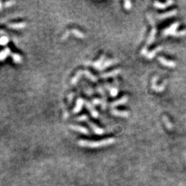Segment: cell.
I'll use <instances>...</instances> for the list:
<instances>
[{
    "label": "cell",
    "instance_id": "6da1fadb",
    "mask_svg": "<svg viewBox=\"0 0 186 186\" xmlns=\"http://www.w3.org/2000/svg\"><path fill=\"white\" fill-rule=\"evenodd\" d=\"M114 141H115V139H113V138H109L107 140H101V141H95V142L81 140V141H79V144L81 146L90 147H100V146L110 144V143H113Z\"/></svg>",
    "mask_w": 186,
    "mask_h": 186
},
{
    "label": "cell",
    "instance_id": "7a4b0ae2",
    "mask_svg": "<svg viewBox=\"0 0 186 186\" xmlns=\"http://www.w3.org/2000/svg\"><path fill=\"white\" fill-rule=\"evenodd\" d=\"M157 78H158V77H157V76L153 78V79H152V85H151V86H152V89H154V90H155V91H157V92H162V91L165 89V85H166V84H167V80H165V81H164V83L162 84V85H160L158 86H157L156 82Z\"/></svg>",
    "mask_w": 186,
    "mask_h": 186
},
{
    "label": "cell",
    "instance_id": "3957f363",
    "mask_svg": "<svg viewBox=\"0 0 186 186\" xmlns=\"http://www.w3.org/2000/svg\"><path fill=\"white\" fill-rule=\"evenodd\" d=\"M178 24H179V23H178V22H176V23H175L171 24V27H169L168 28H167V29H165V30H164L163 34H164L165 36L169 35V34L174 36V34L176 33V29L178 28Z\"/></svg>",
    "mask_w": 186,
    "mask_h": 186
},
{
    "label": "cell",
    "instance_id": "277c9868",
    "mask_svg": "<svg viewBox=\"0 0 186 186\" xmlns=\"http://www.w3.org/2000/svg\"><path fill=\"white\" fill-rule=\"evenodd\" d=\"M158 61H159L162 65H165V66H167V67H174L176 66V64L175 61H170V60H167L164 58V57H158Z\"/></svg>",
    "mask_w": 186,
    "mask_h": 186
},
{
    "label": "cell",
    "instance_id": "5b68a950",
    "mask_svg": "<svg viewBox=\"0 0 186 186\" xmlns=\"http://www.w3.org/2000/svg\"><path fill=\"white\" fill-rule=\"evenodd\" d=\"M177 14V10L176 9H174V10H171L170 12H167V13H165L164 14H161V15H157V17L158 18V19H164L167 17H170V16H175Z\"/></svg>",
    "mask_w": 186,
    "mask_h": 186
},
{
    "label": "cell",
    "instance_id": "8992f818",
    "mask_svg": "<svg viewBox=\"0 0 186 186\" xmlns=\"http://www.w3.org/2000/svg\"><path fill=\"white\" fill-rule=\"evenodd\" d=\"M156 33H157L156 28H153V29H152V30H151V34L149 35V37H148V39H147V45H150V44H151V43L154 42V39H155V35H156Z\"/></svg>",
    "mask_w": 186,
    "mask_h": 186
},
{
    "label": "cell",
    "instance_id": "52a82bcc",
    "mask_svg": "<svg viewBox=\"0 0 186 186\" xmlns=\"http://www.w3.org/2000/svg\"><path fill=\"white\" fill-rule=\"evenodd\" d=\"M174 3V2L173 1H168V2H167L166 3H159V2H155V3H154V5L156 6L157 8H159V9H165L166 8L167 6H168V5H171V4H173Z\"/></svg>",
    "mask_w": 186,
    "mask_h": 186
},
{
    "label": "cell",
    "instance_id": "ba28073f",
    "mask_svg": "<svg viewBox=\"0 0 186 186\" xmlns=\"http://www.w3.org/2000/svg\"><path fill=\"white\" fill-rule=\"evenodd\" d=\"M71 128L74 130H76V131H78V132L82 133H85V134H87L89 133V131L87 130L85 127H80V126H71Z\"/></svg>",
    "mask_w": 186,
    "mask_h": 186
},
{
    "label": "cell",
    "instance_id": "9c48e42d",
    "mask_svg": "<svg viewBox=\"0 0 186 186\" xmlns=\"http://www.w3.org/2000/svg\"><path fill=\"white\" fill-rule=\"evenodd\" d=\"M161 50H162V47H157L156 49H154V51H152L151 52H149L148 54H147V57L149 58V59L153 58V57L155 56V54H156L157 52H159L160 51H161Z\"/></svg>",
    "mask_w": 186,
    "mask_h": 186
},
{
    "label": "cell",
    "instance_id": "30bf717a",
    "mask_svg": "<svg viewBox=\"0 0 186 186\" xmlns=\"http://www.w3.org/2000/svg\"><path fill=\"white\" fill-rule=\"evenodd\" d=\"M127 102V96H124V97L121 98L120 99L118 100V101H116V102H114L113 104H111V105H113V106H116V105H121V104H124V103H126Z\"/></svg>",
    "mask_w": 186,
    "mask_h": 186
},
{
    "label": "cell",
    "instance_id": "8fae6325",
    "mask_svg": "<svg viewBox=\"0 0 186 186\" xmlns=\"http://www.w3.org/2000/svg\"><path fill=\"white\" fill-rule=\"evenodd\" d=\"M113 113L116 116H128L129 113L127 111H118V110H113Z\"/></svg>",
    "mask_w": 186,
    "mask_h": 186
},
{
    "label": "cell",
    "instance_id": "7c38bea8",
    "mask_svg": "<svg viewBox=\"0 0 186 186\" xmlns=\"http://www.w3.org/2000/svg\"><path fill=\"white\" fill-rule=\"evenodd\" d=\"M163 121L165 122V125H166V127L168 128L169 129H171L173 128V126H172V123H171L170 121H169V119H168V118H167V116H163Z\"/></svg>",
    "mask_w": 186,
    "mask_h": 186
},
{
    "label": "cell",
    "instance_id": "4fadbf2b",
    "mask_svg": "<svg viewBox=\"0 0 186 186\" xmlns=\"http://www.w3.org/2000/svg\"><path fill=\"white\" fill-rule=\"evenodd\" d=\"M120 72V71L119 70H115L113 71H111V72L108 73V74H103V75H102L104 78H107V77H110V76H113L116 75L117 74H119Z\"/></svg>",
    "mask_w": 186,
    "mask_h": 186
},
{
    "label": "cell",
    "instance_id": "5bb4252c",
    "mask_svg": "<svg viewBox=\"0 0 186 186\" xmlns=\"http://www.w3.org/2000/svg\"><path fill=\"white\" fill-rule=\"evenodd\" d=\"M9 53V50L8 48L5 49V51L2 52V53H0V59L1 60H3L4 58H5L6 56H7V54Z\"/></svg>",
    "mask_w": 186,
    "mask_h": 186
},
{
    "label": "cell",
    "instance_id": "9a60e30c",
    "mask_svg": "<svg viewBox=\"0 0 186 186\" xmlns=\"http://www.w3.org/2000/svg\"><path fill=\"white\" fill-rule=\"evenodd\" d=\"M85 75H86V76L89 78V79H91V80L93 81H96V78H95V76H93V75H92V74L89 72V71H85Z\"/></svg>",
    "mask_w": 186,
    "mask_h": 186
},
{
    "label": "cell",
    "instance_id": "2e32d148",
    "mask_svg": "<svg viewBox=\"0 0 186 186\" xmlns=\"http://www.w3.org/2000/svg\"><path fill=\"white\" fill-rule=\"evenodd\" d=\"M26 24L24 23H16V24H10L9 27H12V28H16V29H18V28H22Z\"/></svg>",
    "mask_w": 186,
    "mask_h": 186
},
{
    "label": "cell",
    "instance_id": "e0dca14e",
    "mask_svg": "<svg viewBox=\"0 0 186 186\" xmlns=\"http://www.w3.org/2000/svg\"><path fill=\"white\" fill-rule=\"evenodd\" d=\"M72 32H73V33H74V34H75V35L77 36L78 37L81 38V37H84L83 33H82L80 32V31H78V30H72Z\"/></svg>",
    "mask_w": 186,
    "mask_h": 186
},
{
    "label": "cell",
    "instance_id": "ac0fdd59",
    "mask_svg": "<svg viewBox=\"0 0 186 186\" xmlns=\"http://www.w3.org/2000/svg\"><path fill=\"white\" fill-rule=\"evenodd\" d=\"M80 102H81V99H79L78 101V103H77V107L75 108V109H74V113H78V111L81 108V105H82V103L80 104Z\"/></svg>",
    "mask_w": 186,
    "mask_h": 186
},
{
    "label": "cell",
    "instance_id": "d6986e66",
    "mask_svg": "<svg viewBox=\"0 0 186 186\" xmlns=\"http://www.w3.org/2000/svg\"><path fill=\"white\" fill-rule=\"evenodd\" d=\"M131 5H132V3H131V2H129V1H126L124 3V7L127 9H131V7H132Z\"/></svg>",
    "mask_w": 186,
    "mask_h": 186
},
{
    "label": "cell",
    "instance_id": "ffe728a7",
    "mask_svg": "<svg viewBox=\"0 0 186 186\" xmlns=\"http://www.w3.org/2000/svg\"><path fill=\"white\" fill-rule=\"evenodd\" d=\"M110 94L111 95H113V96H116V95H117V92H118V89H116V88H112L110 91Z\"/></svg>",
    "mask_w": 186,
    "mask_h": 186
},
{
    "label": "cell",
    "instance_id": "44dd1931",
    "mask_svg": "<svg viewBox=\"0 0 186 186\" xmlns=\"http://www.w3.org/2000/svg\"><path fill=\"white\" fill-rule=\"evenodd\" d=\"M8 41V39L6 37H2L0 39V44H5V43H7Z\"/></svg>",
    "mask_w": 186,
    "mask_h": 186
},
{
    "label": "cell",
    "instance_id": "7402d4cb",
    "mask_svg": "<svg viewBox=\"0 0 186 186\" xmlns=\"http://www.w3.org/2000/svg\"><path fill=\"white\" fill-rule=\"evenodd\" d=\"M13 59H14V61H15L17 62V63H18V62H19V61H20V60H21V58H20V57H19V56H18L17 54H14Z\"/></svg>",
    "mask_w": 186,
    "mask_h": 186
},
{
    "label": "cell",
    "instance_id": "603a6c76",
    "mask_svg": "<svg viewBox=\"0 0 186 186\" xmlns=\"http://www.w3.org/2000/svg\"><path fill=\"white\" fill-rule=\"evenodd\" d=\"M148 54L147 53V47H143V49H142V51H141V54H143V55H147V54Z\"/></svg>",
    "mask_w": 186,
    "mask_h": 186
},
{
    "label": "cell",
    "instance_id": "cb8c5ba5",
    "mask_svg": "<svg viewBox=\"0 0 186 186\" xmlns=\"http://www.w3.org/2000/svg\"><path fill=\"white\" fill-rule=\"evenodd\" d=\"M147 18H148L149 22L151 23V25H152V26H154V20H153V19L151 18V15H147Z\"/></svg>",
    "mask_w": 186,
    "mask_h": 186
},
{
    "label": "cell",
    "instance_id": "d4e9b609",
    "mask_svg": "<svg viewBox=\"0 0 186 186\" xmlns=\"http://www.w3.org/2000/svg\"><path fill=\"white\" fill-rule=\"evenodd\" d=\"M86 119H87V116L84 115V116L78 117V119H77V120H81V121H83V120H86Z\"/></svg>",
    "mask_w": 186,
    "mask_h": 186
}]
</instances>
